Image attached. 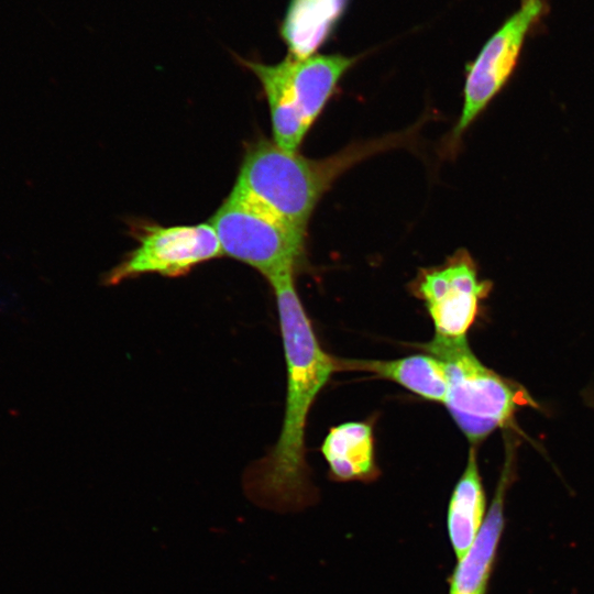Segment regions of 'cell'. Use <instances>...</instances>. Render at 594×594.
I'll return each instance as SVG.
<instances>
[{"label":"cell","mask_w":594,"mask_h":594,"mask_svg":"<svg viewBox=\"0 0 594 594\" xmlns=\"http://www.w3.org/2000/svg\"><path fill=\"white\" fill-rule=\"evenodd\" d=\"M295 274L287 271L267 279L276 299L287 371L279 437L243 475L246 495L254 503L275 509L300 506L312 496L305 430L318 394L337 372L334 356L320 345L301 304Z\"/></svg>","instance_id":"1"},{"label":"cell","mask_w":594,"mask_h":594,"mask_svg":"<svg viewBox=\"0 0 594 594\" xmlns=\"http://www.w3.org/2000/svg\"><path fill=\"white\" fill-rule=\"evenodd\" d=\"M403 138L350 145L340 153L319 160L286 151L274 141L261 139L245 151L235 184L306 232L318 201L342 173L374 153L399 144Z\"/></svg>","instance_id":"2"},{"label":"cell","mask_w":594,"mask_h":594,"mask_svg":"<svg viewBox=\"0 0 594 594\" xmlns=\"http://www.w3.org/2000/svg\"><path fill=\"white\" fill-rule=\"evenodd\" d=\"M416 346L442 362L448 378L443 405L474 447L495 429L507 428L519 408L536 406L520 384L484 365L465 337L435 334L430 341Z\"/></svg>","instance_id":"3"},{"label":"cell","mask_w":594,"mask_h":594,"mask_svg":"<svg viewBox=\"0 0 594 594\" xmlns=\"http://www.w3.org/2000/svg\"><path fill=\"white\" fill-rule=\"evenodd\" d=\"M355 56L314 54L305 58L288 55L277 64L244 62L260 80L266 96L274 142L296 152L307 132L334 94Z\"/></svg>","instance_id":"4"},{"label":"cell","mask_w":594,"mask_h":594,"mask_svg":"<svg viewBox=\"0 0 594 594\" xmlns=\"http://www.w3.org/2000/svg\"><path fill=\"white\" fill-rule=\"evenodd\" d=\"M209 223L222 254L250 265L266 279L296 272L304 261L306 232L237 184Z\"/></svg>","instance_id":"5"},{"label":"cell","mask_w":594,"mask_h":594,"mask_svg":"<svg viewBox=\"0 0 594 594\" xmlns=\"http://www.w3.org/2000/svg\"><path fill=\"white\" fill-rule=\"evenodd\" d=\"M549 12L548 0H519L518 8L487 38L468 68L463 107L453 140L460 139L508 82L527 38L541 30Z\"/></svg>","instance_id":"6"},{"label":"cell","mask_w":594,"mask_h":594,"mask_svg":"<svg viewBox=\"0 0 594 594\" xmlns=\"http://www.w3.org/2000/svg\"><path fill=\"white\" fill-rule=\"evenodd\" d=\"M409 288L424 302L436 334L459 338L474 323L492 283L481 279L471 254L459 250L443 264L420 270Z\"/></svg>","instance_id":"7"},{"label":"cell","mask_w":594,"mask_h":594,"mask_svg":"<svg viewBox=\"0 0 594 594\" xmlns=\"http://www.w3.org/2000/svg\"><path fill=\"white\" fill-rule=\"evenodd\" d=\"M136 233L139 246L105 276L107 285L146 273L178 277L194 266L222 255L209 222L173 227L145 224Z\"/></svg>","instance_id":"8"},{"label":"cell","mask_w":594,"mask_h":594,"mask_svg":"<svg viewBox=\"0 0 594 594\" xmlns=\"http://www.w3.org/2000/svg\"><path fill=\"white\" fill-rule=\"evenodd\" d=\"M337 372L356 371L396 383L419 397L444 403L448 378L442 362L428 353L395 360H364L334 356Z\"/></svg>","instance_id":"9"},{"label":"cell","mask_w":594,"mask_h":594,"mask_svg":"<svg viewBox=\"0 0 594 594\" xmlns=\"http://www.w3.org/2000/svg\"><path fill=\"white\" fill-rule=\"evenodd\" d=\"M509 459L505 463L490 512L465 556L459 560L450 594H484L504 527V496L509 481Z\"/></svg>","instance_id":"10"},{"label":"cell","mask_w":594,"mask_h":594,"mask_svg":"<svg viewBox=\"0 0 594 594\" xmlns=\"http://www.w3.org/2000/svg\"><path fill=\"white\" fill-rule=\"evenodd\" d=\"M349 0H290L280 25V36L290 56L317 53L332 35Z\"/></svg>","instance_id":"11"},{"label":"cell","mask_w":594,"mask_h":594,"mask_svg":"<svg viewBox=\"0 0 594 594\" xmlns=\"http://www.w3.org/2000/svg\"><path fill=\"white\" fill-rule=\"evenodd\" d=\"M373 427L349 421L329 429L321 444L331 475L339 481H369L376 477Z\"/></svg>","instance_id":"12"},{"label":"cell","mask_w":594,"mask_h":594,"mask_svg":"<svg viewBox=\"0 0 594 594\" xmlns=\"http://www.w3.org/2000/svg\"><path fill=\"white\" fill-rule=\"evenodd\" d=\"M485 512V494L476 463L475 447L470 448L468 463L457 483L448 508V531L461 560L473 543Z\"/></svg>","instance_id":"13"}]
</instances>
